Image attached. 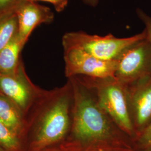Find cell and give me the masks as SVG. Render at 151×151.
<instances>
[{"mask_svg": "<svg viewBox=\"0 0 151 151\" xmlns=\"http://www.w3.org/2000/svg\"><path fill=\"white\" fill-rule=\"evenodd\" d=\"M73 92L70 131L58 145L66 151H134L127 143L129 136L99 105L76 77L68 78Z\"/></svg>", "mask_w": 151, "mask_h": 151, "instance_id": "obj_1", "label": "cell"}, {"mask_svg": "<svg viewBox=\"0 0 151 151\" xmlns=\"http://www.w3.org/2000/svg\"><path fill=\"white\" fill-rule=\"evenodd\" d=\"M73 106L70 81L62 86L43 90L25 115L21 137L24 151H43L58 146L70 131Z\"/></svg>", "mask_w": 151, "mask_h": 151, "instance_id": "obj_2", "label": "cell"}, {"mask_svg": "<svg viewBox=\"0 0 151 151\" xmlns=\"http://www.w3.org/2000/svg\"><path fill=\"white\" fill-rule=\"evenodd\" d=\"M75 77L91 92L103 110L121 129L134 140L135 134L130 118L125 86L115 77Z\"/></svg>", "mask_w": 151, "mask_h": 151, "instance_id": "obj_3", "label": "cell"}, {"mask_svg": "<svg viewBox=\"0 0 151 151\" xmlns=\"http://www.w3.org/2000/svg\"><path fill=\"white\" fill-rule=\"evenodd\" d=\"M147 37L145 29L135 35L123 38L111 34L102 37L78 31L65 33L62 42V46L76 47L97 59L111 61L118 60L125 49Z\"/></svg>", "mask_w": 151, "mask_h": 151, "instance_id": "obj_4", "label": "cell"}, {"mask_svg": "<svg viewBox=\"0 0 151 151\" xmlns=\"http://www.w3.org/2000/svg\"><path fill=\"white\" fill-rule=\"evenodd\" d=\"M151 75V44L147 37L125 49L118 59L115 78L125 86Z\"/></svg>", "mask_w": 151, "mask_h": 151, "instance_id": "obj_5", "label": "cell"}, {"mask_svg": "<svg viewBox=\"0 0 151 151\" xmlns=\"http://www.w3.org/2000/svg\"><path fill=\"white\" fill-rule=\"evenodd\" d=\"M63 48L65 76L67 78L77 76L95 78L115 77L118 60H99L73 47L63 46Z\"/></svg>", "mask_w": 151, "mask_h": 151, "instance_id": "obj_6", "label": "cell"}, {"mask_svg": "<svg viewBox=\"0 0 151 151\" xmlns=\"http://www.w3.org/2000/svg\"><path fill=\"white\" fill-rule=\"evenodd\" d=\"M43 91L28 77L22 60L15 73L0 75V93L17 105L25 116Z\"/></svg>", "mask_w": 151, "mask_h": 151, "instance_id": "obj_7", "label": "cell"}, {"mask_svg": "<svg viewBox=\"0 0 151 151\" xmlns=\"http://www.w3.org/2000/svg\"><path fill=\"white\" fill-rule=\"evenodd\" d=\"M125 87L135 140L151 122V75Z\"/></svg>", "mask_w": 151, "mask_h": 151, "instance_id": "obj_8", "label": "cell"}, {"mask_svg": "<svg viewBox=\"0 0 151 151\" xmlns=\"http://www.w3.org/2000/svg\"><path fill=\"white\" fill-rule=\"evenodd\" d=\"M19 24L18 36L24 45L35 27L42 24H50L54 15L48 7L35 2L24 0L16 9Z\"/></svg>", "mask_w": 151, "mask_h": 151, "instance_id": "obj_9", "label": "cell"}, {"mask_svg": "<svg viewBox=\"0 0 151 151\" xmlns=\"http://www.w3.org/2000/svg\"><path fill=\"white\" fill-rule=\"evenodd\" d=\"M0 121L16 134L21 140L25 123V116L17 105L1 93Z\"/></svg>", "mask_w": 151, "mask_h": 151, "instance_id": "obj_10", "label": "cell"}, {"mask_svg": "<svg viewBox=\"0 0 151 151\" xmlns=\"http://www.w3.org/2000/svg\"><path fill=\"white\" fill-rule=\"evenodd\" d=\"M24 45L17 34L0 50V75H10L16 72L22 60L20 54Z\"/></svg>", "mask_w": 151, "mask_h": 151, "instance_id": "obj_11", "label": "cell"}, {"mask_svg": "<svg viewBox=\"0 0 151 151\" xmlns=\"http://www.w3.org/2000/svg\"><path fill=\"white\" fill-rule=\"evenodd\" d=\"M19 32L16 12H12L0 19V50L4 48Z\"/></svg>", "mask_w": 151, "mask_h": 151, "instance_id": "obj_12", "label": "cell"}, {"mask_svg": "<svg viewBox=\"0 0 151 151\" xmlns=\"http://www.w3.org/2000/svg\"><path fill=\"white\" fill-rule=\"evenodd\" d=\"M0 146L6 151H24L20 138L1 121Z\"/></svg>", "mask_w": 151, "mask_h": 151, "instance_id": "obj_13", "label": "cell"}, {"mask_svg": "<svg viewBox=\"0 0 151 151\" xmlns=\"http://www.w3.org/2000/svg\"><path fill=\"white\" fill-rule=\"evenodd\" d=\"M24 0H0V19L16 11Z\"/></svg>", "mask_w": 151, "mask_h": 151, "instance_id": "obj_14", "label": "cell"}, {"mask_svg": "<svg viewBox=\"0 0 151 151\" xmlns=\"http://www.w3.org/2000/svg\"><path fill=\"white\" fill-rule=\"evenodd\" d=\"M134 141L138 150L151 148V122Z\"/></svg>", "mask_w": 151, "mask_h": 151, "instance_id": "obj_15", "label": "cell"}, {"mask_svg": "<svg viewBox=\"0 0 151 151\" xmlns=\"http://www.w3.org/2000/svg\"><path fill=\"white\" fill-rule=\"evenodd\" d=\"M136 12L139 19L143 22L146 27L145 29L147 32V38L151 44V15L147 14L140 9H137Z\"/></svg>", "mask_w": 151, "mask_h": 151, "instance_id": "obj_16", "label": "cell"}, {"mask_svg": "<svg viewBox=\"0 0 151 151\" xmlns=\"http://www.w3.org/2000/svg\"><path fill=\"white\" fill-rule=\"evenodd\" d=\"M32 2L43 1L51 4L54 6L55 11L58 12H62L65 9L68 3V0H27Z\"/></svg>", "mask_w": 151, "mask_h": 151, "instance_id": "obj_17", "label": "cell"}, {"mask_svg": "<svg viewBox=\"0 0 151 151\" xmlns=\"http://www.w3.org/2000/svg\"><path fill=\"white\" fill-rule=\"evenodd\" d=\"M85 4L91 7H95L99 4V0H82Z\"/></svg>", "mask_w": 151, "mask_h": 151, "instance_id": "obj_18", "label": "cell"}, {"mask_svg": "<svg viewBox=\"0 0 151 151\" xmlns=\"http://www.w3.org/2000/svg\"><path fill=\"white\" fill-rule=\"evenodd\" d=\"M43 151H66L65 150H63L62 149H61L58 146H55V147H51V148H47L45 150H44Z\"/></svg>", "mask_w": 151, "mask_h": 151, "instance_id": "obj_19", "label": "cell"}, {"mask_svg": "<svg viewBox=\"0 0 151 151\" xmlns=\"http://www.w3.org/2000/svg\"><path fill=\"white\" fill-rule=\"evenodd\" d=\"M136 151H151V148H145V149L137 150Z\"/></svg>", "mask_w": 151, "mask_h": 151, "instance_id": "obj_20", "label": "cell"}, {"mask_svg": "<svg viewBox=\"0 0 151 151\" xmlns=\"http://www.w3.org/2000/svg\"><path fill=\"white\" fill-rule=\"evenodd\" d=\"M0 151H6L5 150H4L1 146H0Z\"/></svg>", "mask_w": 151, "mask_h": 151, "instance_id": "obj_21", "label": "cell"}]
</instances>
